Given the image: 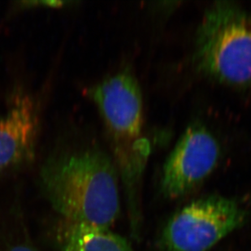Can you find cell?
Masks as SVG:
<instances>
[{"label":"cell","instance_id":"5b68a950","mask_svg":"<svg viewBox=\"0 0 251 251\" xmlns=\"http://www.w3.org/2000/svg\"><path fill=\"white\" fill-rule=\"evenodd\" d=\"M221 147L204 126H189L168 155L162 173L161 190L168 199H179L195 190L213 172Z\"/></svg>","mask_w":251,"mask_h":251},{"label":"cell","instance_id":"277c9868","mask_svg":"<svg viewBox=\"0 0 251 251\" xmlns=\"http://www.w3.org/2000/svg\"><path fill=\"white\" fill-rule=\"evenodd\" d=\"M233 199L210 196L193 201L171 217L162 234L166 251H207L246 221Z\"/></svg>","mask_w":251,"mask_h":251},{"label":"cell","instance_id":"6da1fadb","mask_svg":"<svg viewBox=\"0 0 251 251\" xmlns=\"http://www.w3.org/2000/svg\"><path fill=\"white\" fill-rule=\"evenodd\" d=\"M40 185L63 220L109 229L118 217V173L97 147L49 157L41 168Z\"/></svg>","mask_w":251,"mask_h":251},{"label":"cell","instance_id":"7a4b0ae2","mask_svg":"<svg viewBox=\"0 0 251 251\" xmlns=\"http://www.w3.org/2000/svg\"><path fill=\"white\" fill-rule=\"evenodd\" d=\"M97 105L112 147L113 160L126 188L133 228H138V192L151 154L143 132V105L139 84L128 72L108 76L88 90Z\"/></svg>","mask_w":251,"mask_h":251},{"label":"cell","instance_id":"3957f363","mask_svg":"<svg viewBox=\"0 0 251 251\" xmlns=\"http://www.w3.org/2000/svg\"><path fill=\"white\" fill-rule=\"evenodd\" d=\"M195 65L226 85H251V15L232 2H214L197 32Z\"/></svg>","mask_w":251,"mask_h":251},{"label":"cell","instance_id":"ba28073f","mask_svg":"<svg viewBox=\"0 0 251 251\" xmlns=\"http://www.w3.org/2000/svg\"><path fill=\"white\" fill-rule=\"evenodd\" d=\"M7 251H37L33 247H31L30 245L22 242L18 244H15L12 247H10Z\"/></svg>","mask_w":251,"mask_h":251},{"label":"cell","instance_id":"52a82bcc","mask_svg":"<svg viewBox=\"0 0 251 251\" xmlns=\"http://www.w3.org/2000/svg\"><path fill=\"white\" fill-rule=\"evenodd\" d=\"M59 251H133L126 240L109 229L61 219L55 228Z\"/></svg>","mask_w":251,"mask_h":251},{"label":"cell","instance_id":"8992f818","mask_svg":"<svg viewBox=\"0 0 251 251\" xmlns=\"http://www.w3.org/2000/svg\"><path fill=\"white\" fill-rule=\"evenodd\" d=\"M38 127L33 100L25 94L17 95L0 117V173L33 160Z\"/></svg>","mask_w":251,"mask_h":251}]
</instances>
